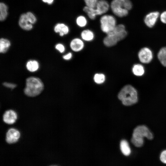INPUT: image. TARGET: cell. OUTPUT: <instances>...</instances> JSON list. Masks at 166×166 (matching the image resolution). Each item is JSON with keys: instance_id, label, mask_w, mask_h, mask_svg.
Segmentation results:
<instances>
[{"instance_id": "7a4b0ae2", "label": "cell", "mask_w": 166, "mask_h": 166, "mask_svg": "<svg viewBox=\"0 0 166 166\" xmlns=\"http://www.w3.org/2000/svg\"><path fill=\"white\" fill-rule=\"evenodd\" d=\"M118 97L123 105L127 106L134 105L138 101L136 90L130 85H125L122 88L118 93Z\"/></svg>"}, {"instance_id": "4dcf8cb0", "label": "cell", "mask_w": 166, "mask_h": 166, "mask_svg": "<svg viewBox=\"0 0 166 166\" xmlns=\"http://www.w3.org/2000/svg\"><path fill=\"white\" fill-rule=\"evenodd\" d=\"M72 54L71 53H69L68 54L63 56V58L65 60H70L72 57Z\"/></svg>"}, {"instance_id": "e0dca14e", "label": "cell", "mask_w": 166, "mask_h": 166, "mask_svg": "<svg viewBox=\"0 0 166 166\" xmlns=\"http://www.w3.org/2000/svg\"><path fill=\"white\" fill-rule=\"evenodd\" d=\"M83 11L86 13L89 17L92 20L94 19L97 15H98L95 8H93L85 6L83 8Z\"/></svg>"}, {"instance_id": "2e32d148", "label": "cell", "mask_w": 166, "mask_h": 166, "mask_svg": "<svg viewBox=\"0 0 166 166\" xmlns=\"http://www.w3.org/2000/svg\"><path fill=\"white\" fill-rule=\"evenodd\" d=\"M157 57L161 64L166 67V46L160 49L158 53Z\"/></svg>"}, {"instance_id": "5b68a950", "label": "cell", "mask_w": 166, "mask_h": 166, "mask_svg": "<svg viewBox=\"0 0 166 166\" xmlns=\"http://www.w3.org/2000/svg\"><path fill=\"white\" fill-rule=\"evenodd\" d=\"M132 7V4L130 0H113L110 4L112 12L120 18L127 15Z\"/></svg>"}, {"instance_id": "ba28073f", "label": "cell", "mask_w": 166, "mask_h": 166, "mask_svg": "<svg viewBox=\"0 0 166 166\" xmlns=\"http://www.w3.org/2000/svg\"><path fill=\"white\" fill-rule=\"evenodd\" d=\"M159 16V13L158 11H153L148 13L144 18L145 24L148 27H153L156 24Z\"/></svg>"}, {"instance_id": "8fae6325", "label": "cell", "mask_w": 166, "mask_h": 166, "mask_svg": "<svg viewBox=\"0 0 166 166\" xmlns=\"http://www.w3.org/2000/svg\"><path fill=\"white\" fill-rule=\"evenodd\" d=\"M109 5L105 0H100L97 3L95 8L98 15H101L106 13L109 10Z\"/></svg>"}, {"instance_id": "9c48e42d", "label": "cell", "mask_w": 166, "mask_h": 166, "mask_svg": "<svg viewBox=\"0 0 166 166\" xmlns=\"http://www.w3.org/2000/svg\"><path fill=\"white\" fill-rule=\"evenodd\" d=\"M20 137V133L17 129L14 128L9 129L6 136V141L10 144L17 142Z\"/></svg>"}, {"instance_id": "4fadbf2b", "label": "cell", "mask_w": 166, "mask_h": 166, "mask_svg": "<svg viewBox=\"0 0 166 166\" xmlns=\"http://www.w3.org/2000/svg\"><path fill=\"white\" fill-rule=\"evenodd\" d=\"M71 49L75 52H77L82 50L84 46L83 41L79 38H75L71 42L70 44Z\"/></svg>"}, {"instance_id": "f546056e", "label": "cell", "mask_w": 166, "mask_h": 166, "mask_svg": "<svg viewBox=\"0 0 166 166\" xmlns=\"http://www.w3.org/2000/svg\"><path fill=\"white\" fill-rule=\"evenodd\" d=\"M160 19L163 23L166 24V11L162 13L160 15Z\"/></svg>"}, {"instance_id": "52a82bcc", "label": "cell", "mask_w": 166, "mask_h": 166, "mask_svg": "<svg viewBox=\"0 0 166 166\" xmlns=\"http://www.w3.org/2000/svg\"><path fill=\"white\" fill-rule=\"evenodd\" d=\"M138 57L141 62L144 64H148L152 61L153 54L150 49L145 47L140 50L138 53Z\"/></svg>"}, {"instance_id": "8992f818", "label": "cell", "mask_w": 166, "mask_h": 166, "mask_svg": "<svg viewBox=\"0 0 166 166\" xmlns=\"http://www.w3.org/2000/svg\"><path fill=\"white\" fill-rule=\"evenodd\" d=\"M100 22L101 30L106 34L112 31L117 25L116 19L111 15H103L100 18Z\"/></svg>"}, {"instance_id": "7402d4cb", "label": "cell", "mask_w": 166, "mask_h": 166, "mask_svg": "<svg viewBox=\"0 0 166 166\" xmlns=\"http://www.w3.org/2000/svg\"><path fill=\"white\" fill-rule=\"evenodd\" d=\"M7 6L4 3H0V20L4 21L6 18L8 14Z\"/></svg>"}, {"instance_id": "ac0fdd59", "label": "cell", "mask_w": 166, "mask_h": 166, "mask_svg": "<svg viewBox=\"0 0 166 166\" xmlns=\"http://www.w3.org/2000/svg\"><path fill=\"white\" fill-rule=\"evenodd\" d=\"M10 45V42L7 39L2 38L0 40V52L5 53Z\"/></svg>"}, {"instance_id": "4316f807", "label": "cell", "mask_w": 166, "mask_h": 166, "mask_svg": "<svg viewBox=\"0 0 166 166\" xmlns=\"http://www.w3.org/2000/svg\"><path fill=\"white\" fill-rule=\"evenodd\" d=\"M160 159L162 162L166 164V150L162 152L160 155Z\"/></svg>"}, {"instance_id": "603a6c76", "label": "cell", "mask_w": 166, "mask_h": 166, "mask_svg": "<svg viewBox=\"0 0 166 166\" xmlns=\"http://www.w3.org/2000/svg\"><path fill=\"white\" fill-rule=\"evenodd\" d=\"M93 79L96 83L98 84H101L105 81V76L102 73H96L94 75Z\"/></svg>"}, {"instance_id": "9a60e30c", "label": "cell", "mask_w": 166, "mask_h": 166, "mask_svg": "<svg viewBox=\"0 0 166 166\" xmlns=\"http://www.w3.org/2000/svg\"><path fill=\"white\" fill-rule=\"evenodd\" d=\"M121 151L125 156H128L131 153V150L128 142L125 140H122L120 144Z\"/></svg>"}, {"instance_id": "f1b7e54d", "label": "cell", "mask_w": 166, "mask_h": 166, "mask_svg": "<svg viewBox=\"0 0 166 166\" xmlns=\"http://www.w3.org/2000/svg\"><path fill=\"white\" fill-rule=\"evenodd\" d=\"M55 48L61 53L64 52L65 50L64 46L61 44H58L55 46Z\"/></svg>"}, {"instance_id": "5bb4252c", "label": "cell", "mask_w": 166, "mask_h": 166, "mask_svg": "<svg viewBox=\"0 0 166 166\" xmlns=\"http://www.w3.org/2000/svg\"><path fill=\"white\" fill-rule=\"evenodd\" d=\"M54 31L56 33H59V35L62 36L68 34L69 29L68 27L64 24L58 23L55 26Z\"/></svg>"}, {"instance_id": "44dd1931", "label": "cell", "mask_w": 166, "mask_h": 166, "mask_svg": "<svg viewBox=\"0 0 166 166\" xmlns=\"http://www.w3.org/2000/svg\"><path fill=\"white\" fill-rule=\"evenodd\" d=\"M39 64L35 60H30L27 62L26 65L27 69L31 72L37 71L39 68Z\"/></svg>"}, {"instance_id": "277c9868", "label": "cell", "mask_w": 166, "mask_h": 166, "mask_svg": "<svg viewBox=\"0 0 166 166\" xmlns=\"http://www.w3.org/2000/svg\"><path fill=\"white\" fill-rule=\"evenodd\" d=\"M144 137L151 140L153 139V136L152 132L146 126L139 125L134 130L131 141L135 146L140 147L144 144Z\"/></svg>"}, {"instance_id": "7c38bea8", "label": "cell", "mask_w": 166, "mask_h": 166, "mask_svg": "<svg viewBox=\"0 0 166 166\" xmlns=\"http://www.w3.org/2000/svg\"><path fill=\"white\" fill-rule=\"evenodd\" d=\"M18 24L20 27L25 30H30L33 28L32 24L28 19L26 13L22 14L21 15Z\"/></svg>"}, {"instance_id": "d6986e66", "label": "cell", "mask_w": 166, "mask_h": 166, "mask_svg": "<svg viewBox=\"0 0 166 166\" xmlns=\"http://www.w3.org/2000/svg\"><path fill=\"white\" fill-rule=\"evenodd\" d=\"M81 37L84 40L90 41L93 40L94 35L93 32L89 30H83L81 33Z\"/></svg>"}, {"instance_id": "ffe728a7", "label": "cell", "mask_w": 166, "mask_h": 166, "mask_svg": "<svg viewBox=\"0 0 166 166\" xmlns=\"http://www.w3.org/2000/svg\"><path fill=\"white\" fill-rule=\"evenodd\" d=\"M132 70L133 74L137 76H141L144 73V67L142 65L139 64L134 65Z\"/></svg>"}, {"instance_id": "83f0119b", "label": "cell", "mask_w": 166, "mask_h": 166, "mask_svg": "<svg viewBox=\"0 0 166 166\" xmlns=\"http://www.w3.org/2000/svg\"><path fill=\"white\" fill-rule=\"evenodd\" d=\"M3 85L5 87L10 88L11 89H14L17 86V85L15 84L7 82H4Z\"/></svg>"}, {"instance_id": "6da1fadb", "label": "cell", "mask_w": 166, "mask_h": 166, "mask_svg": "<svg viewBox=\"0 0 166 166\" xmlns=\"http://www.w3.org/2000/svg\"><path fill=\"white\" fill-rule=\"evenodd\" d=\"M103 39V43L106 46L110 47L115 45L118 42L123 40L127 36V32L124 25H117L114 29L106 34Z\"/></svg>"}, {"instance_id": "cb8c5ba5", "label": "cell", "mask_w": 166, "mask_h": 166, "mask_svg": "<svg viewBox=\"0 0 166 166\" xmlns=\"http://www.w3.org/2000/svg\"><path fill=\"white\" fill-rule=\"evenodd\" d=\"M76 22L78 26L82 27H85L87 25V20L84 16L81 15L77 18Z\"/></svg>"}, {"instance_id": "3957f363", "label": "cell", "mask_w": 166, "mask_h": 166, "mask_svg": "<svg viewBox=\"0 0 166 166\" xmlns=\"http://www.w3.org/2000/svg\"><path fill=\"white\" fill-rule=\"evenodd\" d=\"M44 89V84L41 79L30 77L26 79L24 92L29 97H34L40 94Z\"/></svg>"}, {"instance_id": "d4e9b609", "label": "cell", "mask_w": 166, "mask_h": 166, "mask_svg": "<svg viewBox=\"0 0 166 166\" xmlns=\"http://www.w3.org/2000/svg\"><path fill=\"white\" fill-rule=\"evenodd\" d=\"M27 17L30 22L32 24H34L36 22V18L35 15L32 12H27L26 13Z\"/></svg>"}, {"instance_id": "30bf717a", "label": "cell", "mask_w": 166, "mask_h": 166, "mask_svg": "<svg viewBox=\"0 0 166 166\" xmlns=\"http://www.w3.org/2000/svg\"><path fill=\"white\" fill-rule=\"evenodd\" d=\"M17 118V113L12 110H9L6 111L3 117L4 121L8 124H12L14 123Z\"/></svg>"}, {"instance_id": "484cf974", "label": "cell", "mask_w": 166, "mask_h": 166, "mask_svg": "<svg viewBox=\"0 0 166 166\" xmlns=\"http://www.w3.org/2000/svg\"><path fill=\"white\" fill-rule=\"evenodd\" d=\"M100 0H84L86 6L95 8L97 3Z\"/></svg>"}, {"instance_id": "1f68e13d", "label": "cell", "mask_w": 166, "mask_h": 166, "mask_svg": "<svg viewBox=\"0 0 166 166\" xmlns=\"http://www.w3.org/2000/svg\"><path fill=\"white\" fill-rule=\"evenodd\" d=\"M43 2H44L47 3L49 4H52L54 0H42Z\"/></svg>"}]
</instances>
